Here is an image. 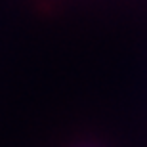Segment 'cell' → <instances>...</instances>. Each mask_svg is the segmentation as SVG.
<instances>
[]
</instances>
